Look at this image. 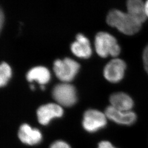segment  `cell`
I'll return each mask as SVG.
<instances>
[{
	"instance_id": "obj_7",
	"label": "cell",
	"mask_w": 148,
	"mask_h": 148,
	"mask_svg": "<svg viewBox=\"0 0 148 148\" xmlns=\"http://www.w3.org/2000/svg\"><path fill=\"white\" fill-rule=\"evenodd\" d=\"M105 114L108 119L121 125H131L137 120V115L132 111L119 110L111 106L107 107Z\"/></svg>"
},
{
	"instance_id": "obj_4",
	"label": "cell",
	"mask_w": 148,
	"mask_h": 148,
	"mask_svg": "<svg viewBox=\"0 0 148 148\" xmlns=\"http://www.w3.org/2000/svg\"><path fill=\"white\" fill-rule=\"evenodd\" d=\"M107 119L105 113L95 109H89L84 115L82 127L88 132L95 133L106 127Z\"/></svg>"
},
{
	"instance_id": "obj_2",
	"label": "cell",
	"mask_w": 148,
	"mask_h": 148,
	"mask_svg": "<svg viewBox=\"0 0 148 148\" xmlns=\"http://www.w3.org/2000/svg\"><path fill=\"white\" fill-rule=\"evenodd\" d=\"M95 46L96 52L102 58H106L109 56L116 57L121 52L116 39L106 32H99L96 35Z\"/></svg>"
},
{
	"instance_id": "obj_8",
	"label": "cell",
	"mask_w": 148,
	"mask_h": 148,
	"mask_svg": "<svg viewBox=\"0 0 148 148\" xmlns=\"http://www.w3.org/2000/svg\"><path fill=\"white\" fill-rule=\"evenodd\" d=\"M63 110L59 104L49 103L40 106L37 111V116L39 123L46 126L52 120L62 116Z\"/></svg>"
},
{
	"instance_id": "obj_3",
	"label": "cell",
	"mask_w": 148,
	"mask_h": 148,
	"mask_svg": "<svg viewBox=\"0 0 148 148\" xmlns=\"http://www.w3.org/2000/svg\"><path fill=\"white\" fill-rule=\"evenodd\" d=\"M79 69V64L68 58L64 60H57L54 64V70L57 77L65 82L74 79Z\"/></svg>"
},
{
	"instance_id": "obj_5",
	"label": "cell",
	"mask_w": 148,
	"mask_h": 148,
	"mask_svg": "<svg viewBox=\"0 0 148 148\" xmlns=\"http://www.w3.org/2000/svg\"><path fill=\"white\" fill-rule=\"evenodd\" d=\"M53 98L59 106H71L77 101L76 91L73 85L67 83L59 84L53 90Z\"/></svg>"
},
{
	"instance_id": "obj_14",
	"label": "cell",
	"mask_w": 148,
	"mask_h": 148,
	"mask_svg": "<svg viewBox=\"0 0 148 148\" xmlns=\"http://www.w3.org/2000/svg\"><path fill=\"white\" fill-rule=\"evenodd\" d=\"M12 75V70L9 65L5 63L0 64V87L7 84Z\"/></svg>"
},
{
	"instance_id": "obj_12",
	"label": "cell",
	"mask_w": 148,
	"mask_h": 148,
	"mask_svg": "<svg viewBox=\"0 0 148 148\" xmlns=\"http://www.w3.org/2000/svg\"><path fill=\"white\" fill-rule=\"evenodd\" d=\"M127 13L135 19L142 23L147 16L145 11V3L140 0H130L127 3Z\"/></svg>"
},
{
	"instance_id": "obj_19",
	"label": "cell",
	"mask_w": 148,
	"mask_h": 148,
	"mask_svg": "<svg viewBox=\"0 0 148 148\" xmlns=\"http://www.w3.org/2000/svg\"><path fill=\"white\" fill-rule=\"evenodd\" d=\"M145 11L146 16H147V18H148V1L145 3Z\"/></svg>"
},
{
	"instance_id": "obj_18",
	"label": "cell",
	"mask_w": 148,
	"mask_h": 148,
	"mask_svg": "<svg viewBox=\"0 0 148 148\" xmlns=\"http://www.w3.org/2000/svg\"><path fill=\"white\" fill-rule=\"evenodd\" d=\"M4 22V16L3 13L2 12V10H0V31L3 26V24Z\"/></svg>"
},
{
	"instance_id": "obj_9",
	"label": "cell",
	"mask_w": 148,
	"mask_h": 148,
	"mask_svg": "<svg viewBox=\"0 0 148 148\" xmlns=\"http://www.w3.org/2000/svg\"><path fill=\"white\" fill-rule=\"evenodd\" d=\"M18 136L21 142L26 145L33 146L41 142L42 134L37 128H32L28 124H23L19 128Z\"/></svg>"
},
{
	"instance_id": "obj_15",
	"label": "cell",
	"mask_w": 148,
	"mask_h": 148,
	"mask_svg": "<svg viewBox=\"0 0 148 148\" xmlns=\"http://www.w3.org/2000/svg\"><path fill=\"white\" fill-rule=\"evenodd\" d=\"M49 148H71L68 143L64 140H59L53 142Z\"/></svg>"
},
{
	"instance_id": "obj_17",
	"label": "cell",
	"mask_w": 148,
	"mask_h": 148,
	"mask_svg": "<svg viewBox=\"0 0 148 148\" xmlns=\"http://www.w3.org/2000/svg\"><path fill=\"white\" fill-rule=\"evenodd\" d=\"M117 148L115 146L113 145L112 143L107 140H103L101 141L100 143L98 144V148Z\"/></svg>"
},
{
	"instance_id": "obj_6",
	"label": "cell",
	"mask_w": 148,
	"mask_h": 148,
	"mask_svg": "<svg viewBox=\"0 0 148 148\" xmlns=\"http://www.w3.org/2000/svg\"><path fill=\"white\" fill-rule=\"evenodd\" d=\"M126 69V64L123 60L114 59L106 65L103 71L104 76L110 82L117 83L123 78Z\"/></svg>"
},
{
	"instance_id": "obj_16",
	"label": "cell",
	"mask_w": 148,
	"mask_h": 148,
	"mask_svg": "<svg viewBox=\"0 0 148 148\" xmlns=\"http://www.w3.org/2000/svg\"><path fill=\"white\" fill-rule=\"evenodd\" d=\"M143 59L144 68L148 74V45L144 49L143 52Z\"/></svg>"
},
{
	"instance_id": "obj_13",
	"label": "cell",
	"mask_w": 148,
	"mask_h": 148,
	"mask_svg": "<svg viewBox=\"0 0 148 148\" xmlns=\"http://www.w3.org/2000/svg\"><path fill=\"white\" fill-rule=\"evenodd\" d=\"M51 77L50 73L47 68L43 66H37L31 69L27 74V79L32 82L36 81L40 84H47Z\"/></svg>"
},
{
	"instance_id": "obj_11",
	"label": "cell",
	"mask_w": 148,
	"mask_h": 148,
	"mask_svg": "<svg viewBox=\"0 0 148 148\" xmlns=\"http://www.w3.org/2000/svg\"><path fill=\"white\" fill-rule=\"evenodd\" d=\"M111 106L123 111H131L134 103L130 96L122 92L112 94L110 97Z\"/></svg>"
},
{
	"instance_id": "obj_1",
	"label": "cell",
	"mask_w": 148,
	"mask_h": 148,
	"mask_svg": "<svg viewBox=\"0 0 148 148\" xmlns=\"http://www.w3.org/2000/svg\"><path fill=\"white\" fill-rule=\"evenodd\" d=\"M106 22L110 26L116 27L119 32L127 35L135 34L142 27V23L128 13L117 10H112L108 13Z\"/></svg>"
},
{
	"instance_id": "obj_10",
	"label": "cell",
	"mask_w": 148,
	"mask_h": 148,
	"mask_svg": "<svg viewBox=\"0 0 148 148\" xmlns=\"http://www.w3.org/2000/svg\"><path fill=\"white\" fill-rule=\"evenodd\" d=\"M71 49L74 55L80 58H89L92 53L89 40L81 34L76 36V41L72 43Z\"/></svg>"
}]
</instances>
